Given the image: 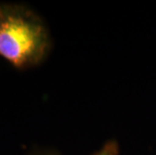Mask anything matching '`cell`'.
I'll return each mask as SVG.
<instances>
[{
  "mask_svg": "<svg viewBox=\"0 0 156 155\" xmlns=\"http://www.w3.org/2000/svg\"><path fill=\"white\" fill-rule=\"evenodd\" d=\"M51 38L41 16L18 3H0V57L17 70L41 65L51 52Z\"/></svg>",
  "mask_w": 156,
  "mask_h": 155,
  "instance_id": "obj_1",
  "label": "cell"
},
{
  "mask_svg": "<svg viewBox=\"0 0 156 155\" xmlns=\"http://www.w3.org/2000/svg\"><path fill=\"white\" fill-rule=\"evenodd\" d=\"M119 152H120V148L117 141L109 140L92 155H119Z\"/></svg>",
  "mask_w": 156,
  "mask_h": 155,
  "instance_id": "obj_2",
  "label": "cell"
},
{
  "mask_svg": "<svg viewBox=\"0 0 156 155\" xmlns=\"http://www.w3.org/2000/svg\"><path fill=\"white\" fill-rule=\"evenodd\" d=\"M30 155H58L55 151L52 150H38L35 151V152L31 153Z\"/></svg>",
  "mask_w": 156,
  "mask_h": 155,
  "instance_id": "obj_3",
  "label": "cell"
}]
</instances>
